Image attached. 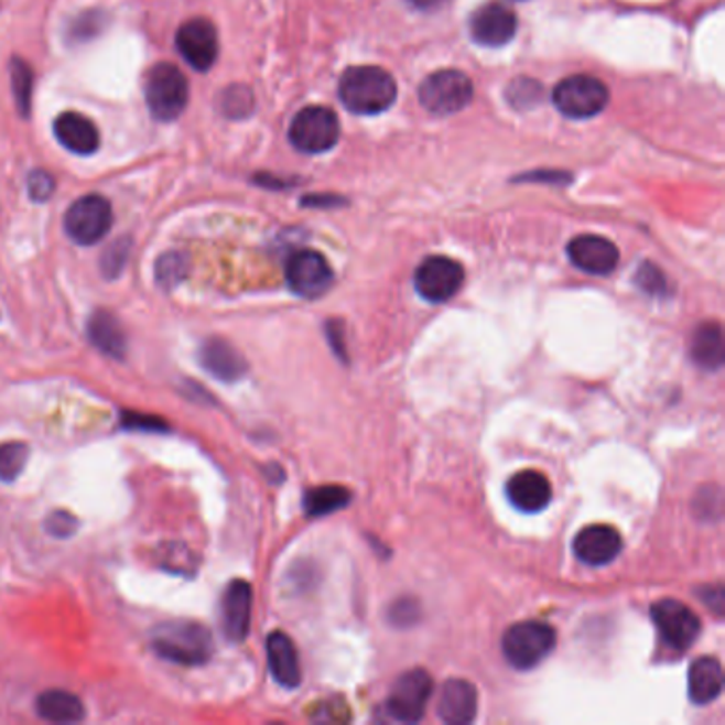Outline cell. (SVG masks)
I'll use <instances>...</instances> for the list:
<instances>
[{"instance_id":"obj_1","label":"cell","mask_w":725,"mask_h":725,"mask_svg":"<svg viewBox=\"0 0 725 725\" xmlns=\"http://www.w3.org/2000/svg\"><path fill=\"white\" fill-rule=\"evenodd\" d=\"M338 96L351 113L377 116L392 107L398 86L386 68L351 66L338 82Z\"/></svg>"},{"instance_id":"obj_2","label":"cell","mask_w":725,"mask_h":725,"mask_svg":"<svg viewBox=\"0 0 725 725\" xmlns=\"http://www.w3.org/2000/svg\"><path fill=\"white\" fill-rule=\"evenodd\" d=\"M153 651L169 662L198 666L209 662L212 632L201 624H166L153 632Z\"/></svg>"},{"instance_id":"obj_3","label":"cell","mask_w":725,"mask_h":725,"mask_svg":"<svg viewBox=\"0 0 725 725\" xmlns=\"http://www.w3.org/2000/svg\"><path fill=\"white\" fill-rule=\"evenodd\" d=\"M145 98L155 120H177L185 111L190 98L185 75L169 62L155 64L145 79Z\"/></svg>"},{"instance_id":"obj_4","label":"cell","mask_w":725,"mask_h":725,"mask_svg":"<svg viewBox=\"0 0 725 725\" xmlns=\"http://www.w3.org/2000/svg\"><path fill=\"white\" fill-rule=\"evenodd\" d=\"M555 649V630L543 621H521L502 636V653L517 670H532Z\"/></svg>"},{"instance_id":"obj_5","label":"cell","mask_w":725,"mask_h":725,"mask_svg":"<svg viewBox=\"0 0 725 725\" xmlns=\"http://www.w3.org/2000/svg\"><path fill=\"white\" fill-rule=\"evenodd\" d=\"M473 82L454 68L436 71L423 79L420 86V102L423 109L434 116H454L466 109L473 100Z\"/></svg>"},{"instance_id":"obj_6","label":"cell","mask_w":725,"mask_h":725,"mask_svg":"<svg viewBox=\"0 0 725 725\" xmlns=\"http://www.w3.org/2000/svg\"><path fill=\"white\" fill-rule=\"evenodd\" d=\"M340 137V123L328 107L311 105L294 116L290 123V143L299 152L317 155L333 150Z\"/></svg>"},{"instance_id":"obj_7","label":"cell","mask_w":725,"mask_h":725,"mask_svg":"<svg viewBox=\"0 0 725 725\" xmlns=\"http://www.w3.org/2000/svg\"><path fill=\"white\" fill-rule=\"evenodd\" d=\"M553 102L571 120H589L605 111L608 88L592 75H571L555 86Z\"/></svg>"},{"instance_id":"obj_8","label":"cell","mask_w":725,"mask_h":725,"mask_svg":"<svg viewBox=\"0 0 725 725\" xmlns=\"http://www.w3.org/2000/svg\"><path fill=\"white\" fill-rule=\"evenodd\" d=\"M113 224V212L107 198L88 194L77 198L64 215L66 235L77 245H96L107 237Z\"/></svg>"},{"instance_id":"obj_9","label":"cell","mask_w":725,"mask_h":725,"mask_svg":"<svg viewBox=\"0 0 725 725\" xmlns=\"http://www.w3.org/2000/svg\"><path fill=\"white\" fill-rule=\"evenodd\" d=\"M285 279L296 296L315 301L333 288L334 272L320 251L301 249L290 256L285 264Z\"/></svg>"},{"instance_id":"obj_10","label":"cell","mask_w":725,"mask_h":725,"mask_svg":"<svg viewBox=\"0 0 725 725\" xmlns=\"http://www.w3.org/2000/svg\"><path fill=\"white\" fill-rule=\"evenodd\" d=\"M432 695V679L425 670H409L393 683L386 708L400 724H418L423 719L425 706Z\"/></svg>"},{"instance_id":"obj_11","label":"cell","mask_w":725,"mask_h":725,"mask_svg":"<svg viewBox=\"0 0 725 725\" xmlns=\"http://www.w3.org/2000/svg\"><path fill=\"white\" fill-rule=\"evenodd\" d=\"M464 283V269L447 256H430L415 271V288L428 303H447Z\"/></svg>"},{"instance_id":"obj_12","label":"cell","mask_w":725,"mask_h":725,"mask_svg":"<svg viewBox=\"0 0 725 725\" xmlns=\"http://www.w3.org/2000/svg\"><path fill=\"white\" fill-rule=\"evenodd\" d=\"M651 617L662 640L677 651L690 649L702 630L700 617L694 610L672 598H664L651 606Z\"/></svg>"},{"instance_id":"obj_13","label":"cell","mask_w":725,"mask_h":725,"mask_svg":"<svg viewBox=\"0 0 725 725\" xmlns=\"http://www.w3.org/2000/svg\"><path fill=\"white\" fill-rule=\"evenodd\" d=\"M175 43L183 61L187 62L194 71L207 73L217 61L219 39L215 26L205 18H194L182 24Z\"/></svg>"},{"instance_id":"obj_14","label":"cell","mask_w":725,"mask_h":725,"mask_svg":"<svg viewBox=\"0 0 725 725\" xmlns=\"http://www.w3.org/2000/svg\"><path fill=\"white\" fill-rule=\"evenodd\" d=\"M517 15L505 2H487L470 18V34L485 47H502L513 41Z\"/></svg>"},{"instance_id":"obj_15","label":"cell","mask_w":725,"mask_h":725,"mask_svg":"<svg viewBox=\"0 0 725 725\" xmlns=\"http://www.w3.org/2000/svg\"><path fill=\"white\" fill-rule=\"evenodd\" d=\"M574 555L587 566H606L624 549L621 534L606 523H594L583 528L573 543Z\"/></svg>"},{"instance_id":"obj_16","label":"cell","mask_w":725,"mask_h":725,"mask_svg":"<svg viewBox=\"0 0 725 725\" xmlns=\"http://www.w3.org/2000/svg\"><path fill=\"white\" fill-rule=\"evenodd\" d=\"M569 258L578 271L610 274L619 264V249L598 235H581L569 242Z\"/></svg>"},{"instance_id":"obj_17","label":"cell","mask_w":725,"mask_h":725,"mask_svg":"<svg viewBox=\"0 0 725 725\" xmlns=\"http://www.w3.org/2000/svg\"><path fill=\"white\" fill-rule=\"evenodd\" d=\"M253 592L247 581H232L221 600V628L230 642H242L251 628Z\"/></svg>"},{"instance_id":"obj_18","label":"cell","mask_w":725,"mask_h":725,"mask_svg":"<svg viewBox=\"0 0 725 725\" xmlns=\"http://www.w3.org/2000/svg\"><path fill=\"white\" fill-rule=\"evenodd\" d=\"M439 717L450 725H468L477 717V690L464 679H450L436 702Z\"/></svg>"},{"instance_id":"obj_19","label":"cell","mask_w":725,"mask_h":725,"mask_svg":"<svg viewBox=\"0 0 725 725\" xmlns=\"http://www.w3.org/2000/svg\"><path fill=\"white\" fill-rule=\"evenodd\" d=\"M507 498L523 513L544 511L553 498L549 479L539 470H519L507 484Z\"/></svg>"},{"instance_id":"obj_20","label":"cell","mask_w":725,"mask_h":725,"mask_svg":"<svg viewBox=\"0 0 725 725\" xmlns=\"http://www.w3.org/2000/svg\"><path fill=\"white\" fill-rule=\"evenodd\" d=\"M201 364L203 368L213 375L215 379L224 381V383H235L247 372V362L239 354L237 347H232L228 340L224 338H207L201 347Z\"/></svg>"},{"instance_id":"obj_21","label":"cell","mask_w":725,"mask_h":725,"mask_svg":"<svg viewBox=\"0 0 725 725\" xmlns=\"http://www.w3.org/2000/svg\"><path fill=\"white\" fill-rule=\"evenodd\" d=\"M267 656H269L272 679L281 688L294 690V688L301 685L303 674H301L299 651H296L290 636L283 635V632H272L267 638Z\"/></svg>"},{"instance_id":"obj_22","label":"cell","mask_w":725,"mask_h":725,"mask_svg":"<svg viewBox=\"0 0 725 725\" xmlns=\"http://www.w3.org/2000/svg\"><path fill=\"white\" fill-rule=\"evenodd\" d=\"M54 132L56 139L68 152L79 153V155H90L98 150L100 145V134L94 121L88 120L82 113L68 111L62 113L54 121Z\"/></svg>"},{"instance_id":"obj_23","label":"cell","mask_w":725,"mask_h":725,"mask_svg":"<svg viewBox=\"0 0 725 725\" xmlns=\"http://www.w3.org/2000/svg\"><path fill=\"white\" fill-rule=\"evenodd\" d=\"M688 690L692 702L700 706L715 702L724 690V668L719 664V660L706 656L697 658L694 664L690 666Z\"/></svg>"},{"instance_id":"obj_24","label":"cell","mask_w":725,"mask_h":725,"mask_svg":"<svg viewBox=\"0 0 725 725\" xmlns=\"http://www.w3.org/2000/svg\"><path fill=\"white\" fill-rule=\"evenodd\" d=\"M690 356L704 370H719L724 366V331L717 322H704L695 328Z\"/></svg>"},{"instance_id":"obj_25","label":"cell","mask_w":725,"mask_h":725,"mask_svg":"<svg viewBox=\"0 0 725 725\" xmlns=\"http://www.w3.org/2000/svg\"><path fill=\"white\" fill-rule=\"evenodd\" d=\"M88 336H90L91 345L100 354L116 358V360H121L126 356V347H128L126 334L113 313L94 311L90 322H88Z\"/></svg>"},{"instance_id":"obj_26","label":"cell","mask_w":725,"mask_h":725,"mask_svg":"<svg viewBox=\"0 0 725 725\" xmlns=\"http://www.w3.org/2000/svg\"><path fill=\"white\" fill-rule=\"evenodd\" d=\"M36 713L52 724H77L86 717V706L79 695L64 690H50L39 695Z\"/></svg>"},{"instance_id":"obj_27","label":"cell","mask_w":725,"mask_h":725,"mask_svg":"<svg viewBox=\"0 0 725 725\" xmlns=\"http://www.w3.org/2000/svg\"><path fill=\"white\" fill-rule=\"evenodd\" d=\"M351 500L349 489L340 485H322L304 494V511L309 517H324L338 509H345Z\"/></svg>"},{"instance_id":"obj_28","label":"cell","mask_w":725,"mask_h":725,"mask_svg":"<svg viewBox=\"0 0 725 725\" xmlns=\"http://www.w3.org/2000/svg\"><path fill=\"white\" fill-rule=\"evenodd\" d=\"M29 457H31L29 445L18 443V441L2 443L0 445V481H4V484L15 481L24 473Z\"/></svg>"},{"instance_id":"obj_29","label":"cell","mask_w":725,"mask_h":725,"mask_svg":"<svg viewBox=\"0 0 725 725\" xmlns=\"http://www.w3.org/2000/svg\"><path fill=\"white\" fill-rule=\"evenodd\" d=\"M32 84H34V75H32L31 66L20 58H13L11 61V86H13L18 111L24 118L31 116Z\"/></svg>"},{"instance_id":"obj_30","label":"cell","mask_w":725,"mask_h":725,"mask_svg":"<svg viewBox=\"0 0 725 725\" xmlns=\"http://www.w3.org/2000/svg\"><path fill=\"white\" fill-rule=\"evenodd\" d=\"M507 98H509V102L513 105L515 109H532L543 98V86L534 79L519 77L509 86Z\"/></svg>"},{"instance_id":"obj_31","label":"cell","mask_w":725,"mask_h":725,"mask_svg":"<svg viewBox=\"0 0 725 725\" xmlns=\"http://www.w3.org/2000/svg\"><path fill=\"white\" fill-rule=\"evenodd\" d=\"M221 109L228 118H247L253 111V94L245 86H230L221 94Z\"/></svg>"},{"instance_id":"obj_32","label":"cell","mask_w":725,"mask_h":725,"mask_svg":"<svg viewBox=\"0 0 725 725\" xmlns=\"http://www.w3.org/2000/svg\"><path fill=\"white\" fill-rule=\"evenodd\" d=\"M185 272H187V258L177 251L164 253L155 267V277L164 288L177 285L185 277Z\"/></svg>"},{"instance_id":"obj_33","label":"cell","mask_w":725,"mask_h":725,"mask_svg":"<svg viewBox=\"0 0 725 725\" xmlns=\"http://www.w3.org/2000/svg\"><path fill=\"white\" fill-rule=\"evenodd\" d=\"M128 256H130V239H118L113 245H109L102 253V260H100L102 274L107 279L120 277L126 262H128Z\"/></svg>"},{"instance_id":"obj_34","label":"cell","mask_w":725,"mask_h":725,"mask_svg":"<svg viewBox=\"0 0 725 725\" xmlns=\"http://www.w3.org/2000/svg\"><path fill=\"white\" fill-rule=\"evenodd\" d=\"M105 26V15L100 11H86L73 20L71 36L73 41H88L94 39Z\"/></svg>"},{"instance_id":"obj_35","label":"cell","mask_w":725,"mask_h":725,"mask_svg":"<svg viewBox=\"0 0 725 725\" xmlns=\"http://www.w3.org/2000/svg\"><path fill=\"white\" fill-rule=\"evenodd\" d=\"M635 281L640 290H645L651 296H662L666 292L664 272L660 271L658 267H653L651 262H645L636 271Z\"/></svg>"},{"instance_id":"obj_36","label":"cell","mask_w":725,"mask_h":725,"mask_svg":"<svg viewBox=\"0 0 725 725\" xmlns=\"http://www.w3.org/2000/svg\"><path fill=\"white\" fill-rule=\"evenodd\" d=\"M56 190V180L47 171H34L29 177V194L32 201H47Z\"/></svg>"},{"instance_id":"obj_37","label":"cell","mask_w":725,"mask_h":725,"mask_svg":"<svg viewBox=\"0 0 725 725\" xmlns=\"http://www.w3.org/2000/svg\"><path fill=\"white\" fill-rule=\"evenodd\" d=\"M45 528L52 537H58V539H68L75 534L77 530V519L71 513H64V511H56V513L50 515L47 521H45Z\"/></svg>"},{"instance_id":"obj_38","label":"cell","mask_w":725,"mask_h":725,"mask_svg":"<svg viewBox=\"0 0 725 725\" xmlns=\"http://www.w3.org/2000/svg\"><path fill=\"white\" fill-rule=\"evenodd\" d=\"M123 425L134 428V430H169V425L162 422L160 418H145V415H123Z\"/></svg>"},{"instance_id":"obj_39","label":"cell","mask_w":725,"mask_h":725,"mask_svg":"<svg viewBox=\"0 0 725 725\" xmlns=\"http://www.w3.org/2000/svg\"><path fill=\"white\" fill-rule=\"evenodd\" d=\"M340 201L336 198V196H309V198H304L303 205H309V207H320V209H326V205L328 207H334V205H338Z\"/></svg>"},{"instance_id":"obj_40","label":"cell","mask_w":725,"mask_h":725,"mask_svg":"<svg viewBox=\"0 0 725 725\" xmlns=\"http://www.w3.org/2000/svg\"><path fill=\"white\" fill-rule=\"evenodd\" d=\"M413 7H418V9H422V11H432V9H436V7H441L445 0H409Z\"/></svg>"}]
</instances>
